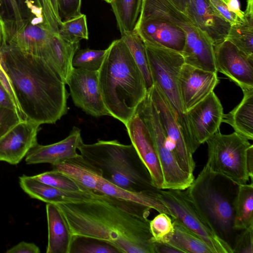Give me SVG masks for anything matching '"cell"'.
<instances>
[{
    "label": "cell",
    "mask_w": 253,
    "mask_h": 253,
    "mask_svg": "<svg viewBox=\"0 0 253 253\" xmlns=\"http://www.w3.org/2000/svg\"><path fill=\"white\" fill-rule=\"evenodd\" d=\"M206 142L208 150L206 165L210 169L238 185L247 184L250 179L247 153L252 145L249 140L235 131L223 134L219 129Z\"/></svg>",
    "instance_id": "cell-7"
},
{
    "label": "cell",
    "mask_w": 253,
    "mask_h": 253,
    "mask_svg": "<svg viewBox=\"0 0 253 253\" xmlns=\"http://www.w3.org/2000/svg\"><path fill=\"white\" fill-rule=\"evenodd\" d=\"M145 44L171 49L181 54L186 35L179 26L156 15L140 12L134 30Z\"/></svg>",
    "instance_id": "cell-11"
},
{
    "label": "cell",
    "mask_w": 253,
    "mask_h": 253,
    "mask_svg": "<svg viewBox=\"0 0 253 253\" xmlns=\"http://www.w3.org/2000/svg\"><path fill=\"white\" fill-rule=\"evenodd\" d=\"M158 197L168 209L171 219L203 239L213 253H233L231 247L214 233L186 190L159 189Z\"/></svg>",
    "instance_id": "cell-9"
},
{
    "label": "cell",
    "mask_w": 253,
    "mask_h": 253,
    "mask_svg": "<svg viewBox=\"0 0 253 253\" xmlns=\"http://www.w3.org/2000/svg\"><path fill=\"white\" fill-rule=\"evenodd\" d=\"M40 248L33 243L22 241L7 250L6 253H39Z\"/></svg>",
    "instance_id": "cell-41"
},
{
    "label": "cell",
    "mask_w": 253,
    "mask_h": 253,
    "mask_svg": "<svg viewBox=\"0 0 253 253\" xmlns=\"http://www.w3.org/2000/svg\"><path fill=\"white\" fill-rule=\"evenodd\" d=\"M131 144L148 169L154 186L162 189L163 173L150 132L144 123L135 112L125 126Z\"/></svg>",
    "instance_id": "cell-17"
},
{
    "label": "cell",
    "mask_w": 253,
    "mask_h": 253,
    "mask_svg": "<svg viewBox=\"0 0 253 253\" xmlns=\"http://www.w3.org/2000/svg\"><path fill=\"white\" fill-rule=\"evenodd\" d=\"M107 48L103 50L86 48L79 49L73 59L75 68L98 71L100 68L107 53Z\"/></svg>",
    "instance_id": "cell-35"
},
{
    "label": "cell",
    "mask_w": 253,
    "mask_h": 253,
    "mask_svg": "<svg viewBox=\"0 0 253 253\" xmlns=\"http://www.w3.org/2000/svg\"><path fill=\"white\" fill-rule=\"evenodd\" d=\"M61 20H67L81 15L82 0H57Z\"/></svg>",
    "instance_id": "cell-38"
},
{
    "label": "cell",
    "mask_w": 253,
    "mask_h": 253,
    "mask_svg": "<svg viewBox=\"0 0 253 253\" xmlns=\"http://www.w3.org/2000/svg\"><path fill=\"white\" fill-rule=\"evenodd\" d=\"M155 105L163 130L181 169L193 175L196 164L167 99L154 84L147 91Z\"/></svg>",
    "instance_id": "cell-10"
},
{
    "label": "cell",
    "mask_w": 253,
    "mask_h": 253,
    "mask_svg": "<svg viewBox=\"0 0 253 253\" xmlns=\"http://www.w3.org/2000/svg\"><path fill=\"white\" fill-rule=\"evenodd\" d=\"M247 165L248 170L251 179L253 181V145H252L249 148L247 153Z\"/></svg>",
    "instance_id": "cell-45"
},
{
    "label": "cell",
    "mask_w": 253,
    "mask_h": 253,
    "mask_svg": "<svg viewBox=\"0 0 253 253\" xmlns=\"http://www.w3.org/2000/svg\"><path fill=\"white\" fill-rule=\"evenodd\" d=\"M155 253H181L179 251L167 243L154 242Z\"/></svg>",
    "instance_id": "cell-44"
},
{
    "label": "cell",
    "mask_w": 253,
    "mask_h": 253,
    "mask_svg": "<svg viewBox=\"0 0 253 253\" xmlns=\"http://www.w3.org/2000/svg\"><path fill=\"white\" fill-rule=\"evenodd\" d=\"M239 232L235 238L233 253H253V226Z\"/></svg>",
    "instance_id": "cell-37"
},
{
    "label": "cell",
    "mask_w": 253,
    "mask_h": 253,
    "mask_svg": "<svg viewBox=\"0 0 253 253\" xmlns=\"http://www.w3.org/2000/svg\"><path fill=\"white\" fill-rule=\"evenodd\" d=\"M79 47L80 42H68L61 38L57 33H55L52 38L44 60L65 84L73 69V57Z\"/></svg>",
    "instance_id": "cell-23"
},
{
    "label": "cell",
    "mask_w": 253,
    "mask_h": 253,
    "mask_svg": "<svg viewBox=\"0 0 253 253\" xmlns=\"http://www.w3.org/2000/svg\"><path fill=\"white\" fill-rule=\"evenodd\" d=\"M176 8L183 12H185L188 0H169Z\"/></svg>",
    "instance_id": "cell-46"
},
{
    "label": "cell",
    "mask_w": 253,
    "mask_h": 253,
    "mask_svg": "<svg viewBox=\"0 0 253 253\" xmlns=\"http://www.w3.org/2000/svg\"><path fill=\"white\" fill-rule=\"evenodd\" d=\"M52 169L62 172L97 193L98 180L101 176L100 172L80 154L62 163L52 165Z\"/></svg>",
    "instance_id": "cell-24"
},
{
    "label": "cell",
    "mask_w": 253,
    "mask_h": 253,
    "mask_svg": "<svg viewBox=\"0 0 253 253\" xmlns=\"http://www.w3.org/2000/svg\"><path fill=\"white\" fill-rule=\"evenodd\" d=\"M217 73L184 63L180 70L177 85L181 101L187 112L212 92L219 83Z\"/></svg>",
    "instance_id": "cell-14"
},
{
    "label": "cell",
    "mask_w": 253,
    "mask_h": 253,
    "mask_svg": "<svg viewBox=\"0 0 253 253\" xmlns=\"http://www.w3.org/2000/svg\"><path fill=\"white\" fill-rule=\"evenodd\" d=\"M145 45L153 84L159 88L167 99L186 143L194 154L199 146L194 138L177 85L178 74L184 63L183 56L179 52L168 48L147 44Z\"/></svg>",
    "instance_id": "cell-6"
},
{
    "label": "cell",
    "mask_w": 253,
    "mask_h": 253,
    "mask_svg": "<svg viewBox=\"0 0 253 253\" xmlns=\"http://www.w3.org/2000/svg\"><path fill=\"white\" fill-rule=\"evenodd\" d=\"M0 106L15 111L13 102L0 82Z\"/></svg>",
    "instance_id": "cell-43"
},
{
    "label": "cell",
    "mask_w": 253,
    "mask_h": 253,
    "mask_svg": "<svg viewBox=\"0 0 253 253\" xmlns=\"http://www.w3.org/2000/svg\"><path fill=\"white\" fill-rule=\"evenodd\" d=\"M22 190L32 198L46 203L78 202L94 197L93 192H76L65 191L42 183L33 177L23 175L19 177Z\"/></svg>",
    "instance_id": "cell-20"
},
{
    "label": "cell",
    "mask_w": 253,
    "mask_h": 253,
    "mask_svg": "<svg viewBox=\"0 0 253 253\" xmlns=\"http://www.w3.org/2000/svg\"><path fill=\"white\" fill-rule=\"evenodd\" d=\"M223 114L221 103L213 91L187 112L194 138L199 147L219 129Z\"/></svg>",
    "instance_id": "cell-15"
},
{
    "label": "cell",
    "mask_w": 253,
    "mask_h": 253,
    "mask_svg": "<svg viewBox=\"0 0 253 253\" xmlns=\"http://www.w3.org/2000/svg\"><path fill=\"white\" fill-rule=\"evenodd\" d=\"M244 13L242 22L230 26L226 40L253 59V0H247Z\"/></svg>",
    "instance_id": "cell-27"
},
{
    "label": "cell",
    "mask_w": 253,
    "mask_h": 253,
    "mask_svg": "<svg viewBox=\"0 0 253 253\" xmlns=\"http://www.w3.org/2000/svg\"><path fill=\"white\" fill-rule=\"evenodd\" d=\"M69 253H121L110 243L96 238L73 235Z\"/></svg>",
    "instance_id": "cell-32"
},
{
    "label": "cell",
    "mask_w": 253,
    "mask_h": 253,
    "mask_svg": "<svg viewBox=\"0 0 253 253\" xmlns=\"http://www.w3.org/2000/svg\"><path fill=\"white\" fill-rule=\"evenodd\" d=\"M48 227L46 253H69L73 235L57 206L47 203Z\"/></svg>",
    "instance_id": "cell-21"
},
{
    "label": "cell",
    "mask_w": 253,
    "mask_h": 253,
    "mask_svg": "<svg viewBox=\"0 0 253 253\" xmlns=\"http://www.w3.org/2000/svg\"><path fill=\"white\" fill-rule=\"evenodd\" d=\"M210 1L218 14L231 25L243 21L229 11L223 0H210Z\"/></svg>",
    "instance_id": "cell-40"
},
{
    "label": "cell",
    "mask_w": 253,
    "mask_h": 253,
    "mask_svg": "<svg viewBox=\"0 0 253 253\" xmlns=\"http://www.w3.org/2000/svg\"><path fill=\"white\" fill-rule=\"evenodd\" d=\"M33 176L42 183L59 189L76 192H92L66 175L55 170L52 169Z\"/></svg>",
    "instance_id": "cell-34"
},
{
    "label": "cell",
    "mask_w": 253,
    "mask_h": 253,
    "mask_svg": "<svg viewBox=\"0 0 253 253\" xmlns=\"http://www.w3.org/2000/svg\"><path fill=\"white\" fill-rule=\"evenodd\" d=\"M21 121L15 111L0 106V138Z\"/></svg>",
    "instance_id": "cell-39"
},
{
    "label": "cell",
    "mask_w": 253,
    "mask_h": 253,
    "mask_svg": "<svg viewBox=\"0 0 253 253\" xmlns=\"http://www.w3.org/2000/svg\"><path fill=\"white\" fill-rule=\"evenodd\" d=\"M58 34L64 40L72 43L88 39L86 17L81 15L62 22Z\"/></svg>",
    "instance_id": "cell-33"
},
{
    "label": "cell",
    "mask_w": 253,
    "mask_h": 253,
    "mask_svg": "<svg viewBox=\"0 0 253 253\" xmlns=\"http://www.w3.org/2000/svg\"><path fill=\"white\" fill-rule=\"evenodd\" d=\"M10 1L12 2V3H13V1L14 0H10Z\"/></svg>",
    "instance_id": "cell-48"
},
{
    "label": "cell",
    "mask_w": 253,
    "mask_h": 253,
    "mask_svg": "<svg viewBox=\"0 0 253 253\" xmlns=\"http://www.w3.org/2000/svg\"><path fill=\"white\" fill-rule=\"evenodd\" d=\"M121 38L128 47L131 55L140 70L148 91L153 85L145 44L138 35L133 30L121 35Z\"/></svg>",
    "instance_id": "cell-31"
},
{
    "label": "cell",
    "mask_w": 253,
    "mask_h": 253,
    "mask_svg": "<svg viewBox=\"0 0 253 253\" xmlns=\"http://www.w3.org/2000/svg\"><path fill=\"white\" fill-rule=\"evenodd\" d=\"M136 112L147 126L161 167L162 189L185 190L194 179L180 167L161 126L155 105L148 93L138 105Z\"/></svg>",
    "instance_id": "cell-8"
},
{
    "label": "cell",
    "mask_w": 253,
    "mask_h": 253,
    "mask_svg": "<svg viewBox=\"0 0 253 253\" xmlns=\"http://www.w3.org/2000/svg\"><path fill=\"white\" fill-rule=\"evenodd\" d=\"M55 205L73 235L106 241L121 253H155L147 206L99 193L87 200Z\"/></svg>",
    "instance_id": "cell-1"
},
{
    "label": "cell",
    "mask_w": 253,
    "mask_h": 253,
    "mask_svg": "<svg viewBox=\"0 0 253 253\" xmlns=\"http://www.w3.org/2000/svg\"><path fill=\"white\" fill-rule=\"evenodd\" d=\"M149 225L154 242L166 243L173 231L172 219L164 212L159 213L150 220Z\"/></svg>",
    "instance_id": "cell-36"
},
{
    "label": "cell",
    "mask_w": 253,
    "mask_h": 253,
    "mask_svg": "<svg viewBox=\"0 0 253 253\" xmlns=\"http://www.w3.org/2000/svg\"><path fill=\"white\" fill-rule=\"evenodd\" d=\"M217 72L225 75L242 90L253 88V59L228 40L214 47Z\"/></svg>",
    "instance_id": "cell-13"
},
{
    "label": "cell",
    "mask_w": 253,
    "mask_h": 253,
    "mask_svg": "<svg viewBox=\"0 0 253 253\" xmlns=\"http://www.w3.org/2000/svg\"><path fill=\"white\" fill-rule=\"evenodd\" d=\"M0 60L26 120L53 124L67 114L66 84L44 59L4 44Z\"/></svg>",
    "instance_id": "cell-2"
},
{
    "label": "cell",
    "mask_w": 253,
    "mask_h": 253,
    "mask_svg": "<svg viewBox=\"0 0 253 253\" xmlns=\"http://www.w3.org/2000/svg\"><path fill=\"white\" fill-rule=\"evenodd\" d=\"M103 0L106 1L107 3H109L110 4V3H111V2L112 1V0Z\"/></svg>",
    "instance_id": "cell-47"
},
{
    "label": "cell",
    "mask_w": 253,
    "mask_h": 253,
    "mask_svg": "<svg viewBox=\"0 0 253 253\" xmlns=\"http://www.w3.org/2000/svg\"><path fill=\"white\" fill-rule=\"evenodd\" d=\"M67 84L75 106L94 117L110 116L100 89L98 71L73 68Z\"/></svg>",
    "instance_id": "cell-12"
},
{
    "label": "cell",
    "mask_w": 253,
    "mask_h": 253,
    "mask_svg": "<svg viewBox=\"0 0 253 253\" xmlns=\"http://www.w3.org/2000/svg\"><path fill=\"white\" fill-rule=\"evenodd\" d=\"M238 184L206 164L186 191L216 235L232 249L239 231L234 228V202Z\"/></svg>",
    "instance_id": "cell-5"
},
{
    "label": "cell",
    "mask_w": 253,
    "mask_h": 253,
    "mask_svg": "<svg viewBox=\"0 0 253 253\" xmlns=\"http://www.w3.org/2000/svg\"><path fill=\"white\" fill-rule=\"evenodd\" d=\"M184 13L208 37L213 47L226 39L231 25L218 14L210 0H188Z\"/></svg>",
    "instance_id": "cell-18"
},
{
    "label": "cell",
    "mask_w": 253,
    "mask_h": 253,
    "mask_svg": "<svg viewBox=\"0 0 253 253\" xmlns=\"http://www.w3.org/2000/svg\"><path fill=\"white\" fill-rule=\"evenodd\" d=\"M41 125L29 120L20 121L0 138V161L19 163L38 143Z\"/></svg>",
    "instance_id": "cell-16"
},
{
    "label": "cell",
    "mask_w": 253,
    "mask_h": 253,
    "mask_svg": "<svg viewBox=\"0 0 253 253\" xmlns=\"http://www.w3.org/2000/svg\"><path fill=\"white\" fill-rule=\"evenodd\" d=\"M172 220L173 231L166 243L181 253H213L209 246L197 235L176 220Z\"/></svg>",
    "instance_id": "cell-28"
},
{
    "label": "cell",
    "mask_w": 253,
    "mask_h": 253,
    "mask_svg": "<svg viewBox=\"0 0 253 253\" xmlns=\"http://www.w3.org/2000/svg\"><path fill=\"white\" fill-rule=\"evenodd\" d=\"M229 11L236 15L241 20L244 18V11L240 9L238 0H223Z\"/></svg>",
    "instance_id": "cell-42"
},
{
    "label": "cell",
    "mask_w": 253,
    "mask_h": 253,
    "mask_svg": "<svg viewBox=\"0 0 253 253\" xmlns=\"http://www.w3.org/2000/svg\"><path fill=\"white\" fill-rule=\"evenodd\" d=\"M240 103L223 114L222 122L230 125L235 131L248 140L253 139V88L243 90Z\"/></svg>",
    "instance_id": "cell-26"
},
{
    "label": "cell",
    "mask_w": 253,
    "mask_h": 253,
    "mask_svg": "<svg viewBox=\"0 0 253 253\" xmlns=\"http://www.w3.org/2000/svg\"><path fill=\"white\" fill-rule=\"evenodd\" d=\"M97 193L144 205L159 213L164 212L170 216L168 209L159 198L158 191H130L120 188L100 177Z\"/></svg>",
    "instance_id": "cell-25"
},
{
    "label": "cell",
    "mask_w": 253,
    "mask_h": 253,
    "mask_svg": "<svg viewBox=\"0 0 253 253\" xmlns=\"http://www.w3.org/2000/svg\"><path fill=\"white\" fill-rule=\"evenodd\" d=\"M81 129L73 126L69 134L57 142L42 145L37 143L26 156L28 165L48 163L55 165L77 156V150L83 142Z\"/></svg>",
    "instance_id": "cell-19"
},
{
    "label": "cell",
    "mask_w": 253,
    "mask_h": 253,
    "mask_svg": "<svg viewBox=\"0 0 253 253\" xmlns=\"http://www.w3.org/2000/svg\"><path fill=\"white\" fill-rule=\"evenodd\" d=\"M55 33L45 24L39 26H29L11 39L9 45L27 54L44 59Z\"/></svg>",
    "instance_id": "cell-22"
},
{
    "label": "cell",
    "mask_w": 253,
    "mask_h": 253,
    "mask_svg": "<svg viewBox=\"0 0 253 253\" xmlns=\"http://www.w3.org/2000/svg\"><path fill=\"white\" fill-rule=\"evenodd\" d=\"M142 1L143 0H112L110 4L121 35L134 30Z\"/></svg>",
    "instance_id": "cell-30"
},
{
    "label": "cell",
    "mask_w": 253,
    "mask_h": 253,
    "mask_svg": "<svg viewBox=\"0 0 253 253\" xmlns=\"http://www.w3.org/2000/svg\"><path fill=\"white\" fill-rule=\"evenodd\" d=\"M98 71L100 89L110 116L126 126L147 94L143 75L121 38L107 48Z\"/></svg>",
    "instance_id": "cell-3"
},
{
    "label": "cell",
    "mask_w": 253,
    "mask_h": 253,
    "mask_svg": "<svg viewBox=\"0 0 253 253\" xmlns=\"http://www.w3.org/2000/svg\"><path fill=\"white\" fill-rule=\"evenodd\" d=\"M78 150L85 161L99 170L104 179L120 188L136 192L159 190L131 144L99 140L92 144L83 142Z\"/></svg>",
    "instance_id": "cell-4"
},
{
    "label": "cell",
    "mask_w": 253,
    "mask_h": 253,
    "mask_svg": "<svg viewBox=\"0 0 253 253\" xmlns=\"http://www.w3.org/2000/svg\"><path fill=\"white\" fill-rule=\"evenodd\" d=\"M234 228L240 231L253 226V183L238 185L234 202Z\"/></svg>",
    "instance_id": "cell-29"
}]
</instances>
